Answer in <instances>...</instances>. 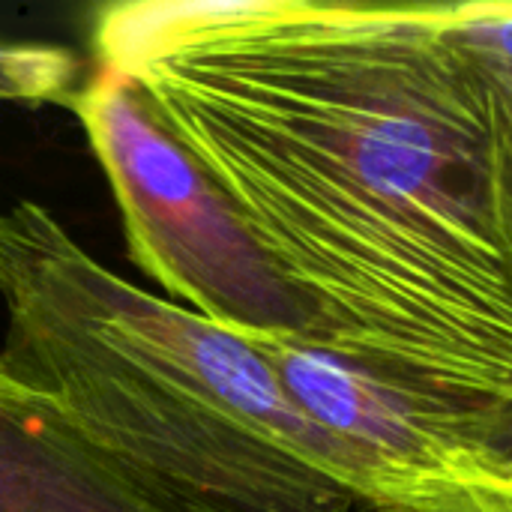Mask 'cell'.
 <instances>
[{
  "instance_id": "obj_4",
  "label": "cell",
  "mask_w": 512,
  "mask_h": 512,
  "mask_svg": "<svg viewBox=\"0 0 512 512\" xmlns=\"http://www.w3.org/2000/svg\"><path fill=\"white\" fill-rule=\"evenodd\" d=\"M273 366L300 411L333 435L366 471L369 501L360 512H387L396 495L447 462L498 450L477 432L417 408L357 363L297 339H249Z\"/></svg>"
},
{
  "instance_id": "obj_2",
  "label": "cell",
  "mask_w": 512,
  "mask_h": 512,
  "mask_svg": "<svg viewBox=\"0 0 512 512\" xmlns=\"http://www.w3.org/2000/svg\"><path fill=\"white\" fill-rule=\"evenodd\" d=\"M3 360L165 512H357L363 465L243 336L96 261L42 204L0 207Z\"/></svg>"
},
{
  "instance_id": "obj_6",
  "label": "cell",
  "mask_w": 512,
  "mask_h": 512,
  "mask_svg": "<svg viewBox=\"0 0 512 512\" xmlns=\"http://www.w3.org/2000/svg\"><path fill=\"white\" fill-rule=\"evenodd\" d=\"M387 512H512V450L465 453L408 483Z\"/></svg>"
},
{
  "instance_id": "obj_8",
  "label": "cell",
  "mask_w": 512,
  "mask_h": 512,
  "mask_svg": "<svg viewBox=\"0 0 512 512\" xmlns=\"http://www.w3.org/2000/svg\"><path fill=\"white\" fill-rule=\"evenodd\" d=\"M453 27L512 72V0L453 3Z\"/></svg>"
},
{
  "instance_id": "obj_3",
  "label": "cell",
  "mask_w": 512,
  "mask_h": 512,
  "mask_svg": "<svg viewBox=\"0 0 512 512\" xmlns=\"http://www.w3.org/2000/svg\"><path fill=\"white\" fill-rule=\"evenodd\" d=\"M69 108L114 189L129 255L156 285L243 339L315 345L309 303L129 81L99 69Z\"/></svg>"
},
{
  "instance_id": "obj_5",
  "label": "cell",
  "mask_w": 512,
  "mask_h": 512,
  "mask_svg": "<svg viewBox=\"0 0 512 512\" xmlns=\"http://www.w3.org/2000/svg\"><path fill=\"white\" fill-rule=\"evenodd\" d=\"M0 512H165L0 354Z\"/></svg>"
},
{
  "instance_id": "obj_1",
  "label": "cell",
  "mask_w": 512,
  "mask_h": 512,
  "mask_svg": "<svg viewBox=\"0 0 512 512\" xmlns=\"http://www.w3.org/2000/svg\"><path fill=\"white\" fill-rule=\"evenodd\" d=\"M93 51L234 201L318 348L512 450V72L453 3L123 0Z\"/></svg>"
},
{
  "instance_id": "obj_7",
  "label": "cell",
  "mask_w": 512,
  "mask_h": 512,
  "mask_svg": "<svg viewBox=\"0 0 512 512\" xmlns=\"http://www.w3.org/2000/svg\"><path fill=\"white\" fill-rule=\"evenodd\" d=\"M81 63L63 45L0 36V102L72 105Z\"/></svg>"
}]
</instances>
